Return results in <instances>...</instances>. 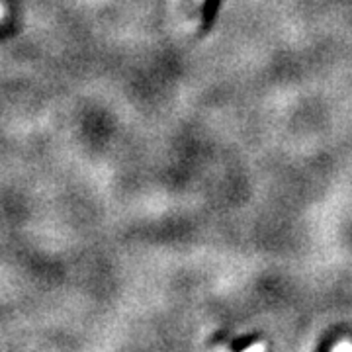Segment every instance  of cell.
I'll list each match as a JSON object with an SVG mask.
<instances>
[{"label": "cell", "instance_id": "obj_1", "mask_svg": "<svg viewBox=\"0 0 352 352\" xmlns=\"http://www.w3.org/2000/svg\"><path fill=\"white\" fill-rule=\"evenodd\" d=\"M333 351L335 352L352 351V342H346V340H344V342H340V344H335V346H333Z\"/></svg>", "mask_w": 352, "mask_h": 352}, {"label": "cell", "instance_id": "obj_2", "mask_svg": "<svg viewBox=\"0 0 352 352\" xmlns=\"http://www.w3.org/2000/svg\"><path fill=\"white\" fill-rule=\"evenodd\" d=\"M264 349H266L264 344H251V346H249L247 351H249V352H251V351H264Z\"/></svg>", "mask_w": 352, "mask_h": 352}]
</instances>
